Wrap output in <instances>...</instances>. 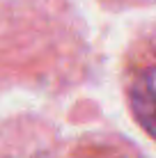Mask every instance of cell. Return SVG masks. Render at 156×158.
Here are the masks:
<instances>
[{
  "label": "cell",
  "mask_w": 156,
  "mask_h": 158,
  "mask_svg": "<svg viewBox=\"0 0 156 158\" xmlns=\"http://www.w3.org/2000/svg\"><path fill=\"white\" fill-rule=\"evenodd\" d=\"M131 112L149 138L156 140V67H149L133 78L129 89Z\"/></svg>",
  "instance_id": "cell-1"
}]
</instances>
